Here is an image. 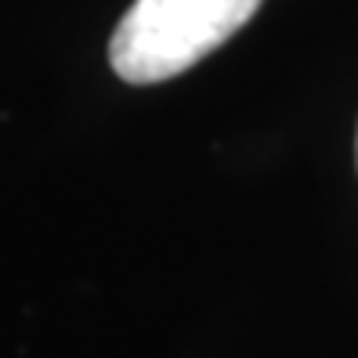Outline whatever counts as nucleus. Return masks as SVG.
Listing matches in <instances>:
<instances>
[{
  "label": "nucleus",
  "mask_w": 358,
  "mask_h": 358,
  "mask_svg": "<svg viewBox=\"0 0 358 358\" xmlns=\"http://www.w3.org/2000/svg\"><path fill=\"white\" fill-rule=\"evenodd\" d=\"M355 159H358V138H355Z\"/></svg>",
  "instance_id": "obj_2"
},
{
  "label": "nucleus",
  "mask_w": 358,
  "mask_h": 358,
  "mask_svg": "<svg viewBox=\"0 0 358 358\" xmlns=\"http://www.w3.org/2000/svg\"><path fill=\"white\" fill-rule=\"evenodd\" d=\"M264 0H134L109 40L120 80L145 87L192 69L228 44Z\"/></svg>",
  "instance_id": "obj_1"
}]
</instances>
